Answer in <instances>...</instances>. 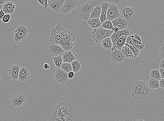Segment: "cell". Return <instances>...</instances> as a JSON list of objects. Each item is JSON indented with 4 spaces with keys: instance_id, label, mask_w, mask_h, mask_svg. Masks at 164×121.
<instances>
[{
    "instance_id": "5bb4252c",
    "label": "cell",
    "mask_w": 164,
    "mask_h": 121,
    "mask_svg": "<svg viewBox=\"0 0 164 121\" xmlns=\"http://www.w3.org/2000/svg\"><path fill=\"white\" fill-rule=\"evenodd\" d=\"M49 50L50 54L53 58L56 56H62L65 51L60 45L53 44L50 45Z\"/></svg>"
},
{
    "instance_id": "7402d4cb",
    "label": "cell",
    "mask_w": 164,
    "mask_h": 121,
    "mask_svg": "<svg viewBox=\"0 0 164 121\" xmlns=\"http://www.w3.org/2000/svg\"><path fill=\"white\" fill-rule=\"evenodd\" d=\"M102 12V8L100 5H97L94 8L90 17V19H100Z\"/></svg>"
},
{
    "instance_id": "ba28073f",
    "label": "cell",
    "mask_w": 164,
    "mask_h": 121,
    "mask_svg": "<svg viewBox=\"0 0 164 121\" xmlns=\"http://www.w3.org/2000/svg\"><path fill=\"white\" fill-rule=\"evenodd\" d=\"M120 17L128 22L135 18L136 15L135 10L132 6H123L120 11Z\"/></svg>"
},
{
    "instance_id": "60d3db41",
    "label": "cell",
    "mask_w": 164,
    "mask_h": 121,
    "mask_svg": "<svg viewBox=\"0 0 164 121\" xmlns=\"http://www.w3.org/2000/svg\"><path fill=\"white\" fill-rule=\"evenodd\" d=\"M74 73L73 71H71V72L68 73V77L69 79L73 78L74 77Z\"/></svg>"
},
{
    "instance_id": "e0dca14e",
    "label": "cell",
    "mask_w": 164,
    "mask_h": 121,
    "mask_svg": "<svg viewBox=\"0 0 164 121\" xmlns=\"http://www.w3.org/2000/svg\"><path fill=\"white\" fill-rule=\"evenodd\" d=\"M62 57L63 59V62L71 64L72 62L77 60V55L74 51L70 50L65 51Z\"/></svg>"
},
{
    "instance_id": "484cf974",
    "label": "cell",
    "mask_w": 164,
    "mask_h": 121,
    "mask_svg": "<svg viewBox=\"0 0 164 121\" xmlns=\"http://www.w3.org/2000/svg\"><path fill=\"white\" fill-rule=\"evenodd\" d=\"M123 55L126 58L132 59L134 58V56L130 48L127 45H124L121 50Z\"/></svg>"
},
{
    "instance_id": "e575fe53",
    "label": "cell",
    "mask_w": 164,
    "mask_h": 121,
    "mask_svg": "<svg viewBox=\"0 0 164 121\" xmlns=\"http://www.w3.org/2000/svg\"><path fill=\"white\" fill-rule=\"evenodd\" d=\"M159 55L161 60L164 59V43L161 45L159 49Z\"/></svg>"
},
{
    "instance_id": "b9f144b4",
    "label": "cell",
    "mask_w": 164,
    "mask_h": 121,
    "mask_svg": "<svg viewBox=\"0 0 164 121\" xmlns=\"http://www.w3.org/2000/svg\"><path fill=\"white\" fill-rule=\"evenodd\" d=\"M159 70L160 73L161 79H164V70L160 68Z\"/></svg>"
},
{
    "instance_id": "ffe728a7",
    "label": "cell",
    "mask_w": 164,
    "mask_h": 121,
    "mask_svg": "<svg viewBox=\"0 0 164 121\" xmlns=\"http://www.w3.org/2000/svg\"><path fill=\"white\" fill-rule=\"evenodd\" d=\"M16 5L11 2H8L3 5L2 10L5 14L11 15L13 14L15 11Z\"/></svg>"
},
{
    "instance_id": "3957f363",
    "label": "cell",
    "mask_w": 164,
    "mask_h": 121,
    "mask_svg": "<svg viewBox=\"0 0 164 121\" xmlns=\"http://www.w3.org/2000/svg\"><path fill=\"white\" fill-rule=\"evenodd\" d=\"M53 114L61 116L70 121L74 120L75 112L71 104L67 101L58 103L53 110Z\"/></svg>"
},
{
    "instance_id": "d6986e66",
    "label": "cell",
    "mask_w": 164,
    "mask_h": 121,
    "mask_svg": "<svg viewBox=\"0 0 164 121\" xmlns=\"http://www.w3.org/2000/svg\"><path fill=\"white\" fill-rule=\"evenodd\" d=\"M31 77L29 71L25 67L21 68L19 73L18 80L20 82H25Z\"/></svg>"
},
{
    "instance_id": "db71d44e",
    "label": "cell",
    "mask_w": 164,
    "mask_h": 121,
    "mask_svg": "<svg viewBox=\"0 0 164 121\" xmlns=\"http://www.w3.org/2000/svg\"><path fill=\"white\" fill-rule=\"evenodd\" d=\"M3 5H0V11H1L2 10V8H3Z\"/></svg>"
},
{
    "instance_id": "74e56055",
    "label": "cell",
    "mask_w": 164,
    "mask_h": 121,
    "mask_svg": "<svg viewBox=\"0 0 164 121\" xmlns=\"http://www.w3.org/2000/svg\"><path fill=\"white\" fill-rule=\"evenodd\" d=\"M132 46L135 47L136 48H137L139 51L142 50L144 48V44H143L141 45H138L134 44Z\"/></svg>"
},
{
    "instance_id": "52a82bcc",
    "label": "cell",
    "mask_w": 164,
    "mask_h": 121,
    "mask_svg": "<svg viewBox=\"0 0 164 121\" xmlns=\"http://www.w3.org/2000/svg\"><path fill=\"white\" fill-rule=\"evenodd\" d=\"M29 33L28 28L24 25L19 26L14 32V40L16 42H21L25 41Z\"/></svg>"
},
{
    "instance_id": "836d02e7",
    "label": "cell",
    "mask_w": 164,
    "mask_h": 121,
    "mask_svg": "<svg viewBox=\"0 0 164 121\" xmlns=\"http://www.w3.org/2000/svg\"><path fill=\"white\" fill-rule=\"evenodd\" d=\"M51 121H70L62 116L53 114L51 116Z\"/></svg>"
},
{
    "instance_id": "2e32d148",
    "label": "cell",
    "mask_w": 164,
    "mask_h": 121,
    "mask_svg": "<svg viewBox=\"0 0 164 121\" xmlns=\"http://www.w3.org/2000/svg\"><path fill=\"white\" fill-rule=\"evenodd\" d=\"M112 23L114 27L118 28L119 31L126 29L129 25V22L120 17L112 21Z\"/></svg>"
},
{
    "instance_id": "7dc6e473",
    "label": "cell",
    "mask_w": 164,
    "mask_h": 121,
    "mask_svg": "<svg viewBox=\"0 0 164 121\" xmlns=\"http://www.w3.org/2000/svg\"><path fill=\"white\" fill-rule=\"evenodd\" d=\"M47 2H48V1H45V0H44V6L45 9H47V8L48 7V4H47Z\"/></svg>"
},
{
    "instance_id": "c3c4849f",
    "label": "cell",
    "mask_w": 164,
    "mask_h": 121,
    "mask_svg": "<svg viewBox=\"0 0 164 121\" xmlns=\"http://www.w3.org/2000/svg\"><path fill=\"white\" fill-rule=\"evenodd\" d=\"M129 2H130V1H129V0H128V1L124 0V1H121V4H126L128 3Z\"/></svg>"
},
{
    "instance_id": "ab89813d",
    "label": "cell",
    "mask_w": 164,
    "mask_h": 121,
    "mask_svg": "<svg viewBox=\"0 0 164 121\" xmlns=\"http://www.w3.org/2000/svg\"><path fill=\"white\" fill-rule=\"evenodd\" d=\"M159 87L164 89V79H161L159 81Z\"/></svg>"
},
{
    "instance_id": "83f0119b",
    "label": "cell",
    "mask_w": 164,
    "mask_h": 121,
    "mask_svg": "<svg viewBox=\"0 0 164 121\" xmlns=\"http://www.w3.org/2000/svg\"><path fill=\"white\" fill-rule=\"evenodd\" d=\"M150 78L154 79L159 81L161 79L160 72L158 69L152 70L150 73Z\"/></svg>"
},
{
    "instance_id": "5b68a950",
    "label": "cell",
    "mask_w": 164,
    "mask_h": 121,
    "mask_svg": "<svg viewBox=\"0 0 164 121\" xmlns=\"http://www.w3.org/2000/svg\"><path fill=\"white\" fill-rule=\"evenodd\" d=\"M114 33L112 30L106 29L102 27L94 29L91 32V36L93 41L98 44L107 38L111 37Z\"/></svg>"
},
{
    "instance_id": "8992f818",
    "label": "cell",
    "mask_w": 164,
    "mask_h": 121,
    "mask_svg": "<svg viewBox=\"0 0 164 121\" xmlns=\"http://www.w3.org/2000/svg\"><path fill=\"white\" fill-rule=\"evenodd\" d=\"M27 96L24 93L15 92L10 97V102L12 106L19 108L23 106L26 103Z\"/></svg>"
},
{
    "instance_id": "d4e9b609",
    "label": "cell",
    "mask_w": 164,
    "mask_h": 121,
    "mask_svg": "<svg viewBox=\"0 0 164 121\" xmlns=\"http://www.w3.org/2000/svg\"><path fill=\"white\" fill-rule=\"evenodd\" d=\"M103 48L107 50H111L113 46V44L110 37L107 38L101 42Z\"/></svg>"
},
{
    "instance_id": "d6a6232c",
    "label": "cell",
    "mask_w": 164,
    "mask_h": 121,
    "mask_svg": "<svg viewBox=\"0 0 164 121\" xmlns=\"http://www.w3.org/2000/svg\"><path fill=\"white\" fill-rule=\"evenodd\" d=\"M125 45H127L130 48L131 51H132L134 56V58L136 57L140 56V51L138 50L137 48H136L135 47L126 44H125Z\"/></svg>"
},
{
    "instance_id": "d590c367",
    "label": "cell",
    "mask_w": 164,
    "mask_h": 121,
    "mask_svg": "<svg viewBox=\"0 0 164 121\" xmlns=\"http://www.w3.org/2000/svg\"><path fill=\"white\" fill-rule=\"evenodd\" d=\"M11 18V15L9 14H5L2 20L4 23H8V22H9Z\"/></svg>"
},
{
    "instance_id": "bcb514c9",
    "label": "cell",
    "mask_w": 164,
    "mask_h": 121,
    "mask_svg": "<svg viewBox=\"0 0 164 121\" xmlns=\"http://www.w3.org/2000/svg\"><path fill=\"white\" fill-rule=\"evenodd\" d=\"M44 69L46 70H48V69H49L50 68L49 65L47 63L44 64Z\"/></svg>"
},
{
    "instance_id": "f546056e",
    "label": "cell",
    "mask_w": 164,
    "mask_h": 121,
    "mask_svg": "<svg viewBox=\"0 0 164 121\" xmlns=\"http://www.w3.org/2000/svg\"><path fill=\"white\" fill-rule=\"evenodd\" d=\"M54 63L57 68H60L62 65L63 63V59L62 56H56L53 58Z\"/></svg>"
},
{
    "instance_id": "1f68e13d",
    "label": "cell",
    "mask_w": 164,
    "mask_h": 121,
    "mask_svg": "<svg viewBox=\"0 0 164 121\" xmlns=\"http://www.w3.org/2000/svg\"><path fill=\"white\" fill-rule=\"evenodd\" d=\"M101 27L106 29L111 30L112 31L114 28L112 21L108 20L105 21L102 24Z\"/></svg>"
},
{
    "instance_id": "7bdbcfd3",
    "label": "cell",
    "mask_w": 164,
    "mask_h": 121,
    "mask_svg": "<svg viewBox=\"0 0 164 121\" xmlns=\"http://www.w3.org/2000/svg\"><path fill=\"white\" fill-rule=\"evenodd\" d=\"M5 14V13L4 12L3 10H2L0 11V20H2Z\"/></svg>"
},
{
    "instance_id": "9f6ffc18",
    "label": "cell",
    "mask_w": 164,
    "mask_h": 121,
    "mask_svg": "<svg viewBox=\"0 0 164 121\" xmlns=\"http://www.w3.org/2000/svg\"></svg>"
},
{
    "instance_id": "277c9868",
    "label": "cell",
    "mask_w": 164,
    "mask_h": 121,
    "mask_svg": "<svg viewBox=\"0 0 164 121\" xmlns=\"http://www.w3.org/2000/svg\"><path fill=\"white\" fill-rule=\"evenodd\" d=\"M99 5L98 1H84L82 2L77 10L78 16L84 20L87 21L90 19V17L92 11L96 6Z\"/></svg>"
},
{
    "instance_id": "44dd1931",
    "label": "cell",
    "mask_w": 164,
    "mask_h": 121,
    "mask_svg": "<svg viewBox=\"0 0 164 121\" xmlns=\"http://www.w3.org/2000/svg\"><path fill=\"white\" fill-rule=\"evenodd\" d=\"M110 5V4L108 2H105L101 4V7L102 8V12L100 18L101 23H102L105 21L107 20L106 14L108 8Z\"/></svg>"
},
{
    "instance_id": "816d5d0a",
    "label": "cell",
    "mask_w": 164,
    "mask_h": 121,
    "mask_svg": "<svg viewBox=\"0 0 164 121\" xmlns=\"http://www.w3.org/2000/svg\"><path fill=\"white\" fill-rule=\"evenodd\" d=\"M5 3V1L4 0H0V5H3Z\"/></svg>"
},
{
    "instance_id": "8fae6325",
    "label": "cell",
    "mask_w": 164,
    "mask_h": 121,
    "mask_svg": "<svg viewBox=\"0 0 164 121\" xmlns=\"http://www.w3.org/2000/svg\"><path fill=\"white\" fill-rule=\"evenodd\" d=\"M56 81L64 85L68 80V73L64 72L60 68H57L54 71Z\"/></svg>"
},
{
    "instance_id": "11a10c76",
    "label": "cell",
    "mask_w": 164,
    "mask_h": 121,
    "mask_svg": "<svg viewBox=\"0 0 164 121\" xmlns=\"http://www.w3.org/2000/svg\"><path fill=\"white\" fill-rule=\"evenodd\" d=\"M1 75H0V83H1Z\"/></svg>"
},
{
    "instance_id": "f1b7e54d",
    "label": "cell",
    "mask_w": 164,
    "mask_h": 121,
    "mask_svg": "<svg viewBox=\"0 0 164 121\" xmlns=\"http://www.w3.org/2000/svg\"><path fill=\"white\" fill-rule=\"evenodd\" d=\"M72 68V71L74 73H77L82 68L81 64L77 60L73 61L71 63Z\"/></svg>"
},
{
    "instance_id": "4316f807",
    "label": "cell",
    "mask_w": 164,
    "mask_h": 121,
    "mask_svg": "<svg viewBox=\"0 0 164 121\" xmlns=\"http://www.w3.org/2000/svg\"><path fill=\"white\" fill-rule=\"evenodd\" d=\"M148 87L151 89H156L159 88V81L157 80L150 78L147 83Z\"/></svg>"
},
{
    "instance_id": "4fadbf2b",
    "label": "cell",
    "mask_w": 164,
    "mask_h": 121,
    "mask_svg": "<svg viewBox=\"0 0 164 121\" xmlns=\"http://www.w3.org/2000/svg\"><path fill=\"white\" fill-rule=\"evenodd\" d=\"M65 0H49L47 2L48 7L56 13L61 11V8Z\"/></svg>"
},
{
    "instance_id": "ac0fdd59",
    "label": "cell",
    "mask_w": 164,
    "mask_h": 121,
    "mask_svg": "<svg viewBox=\"0 0 164 121\" xmlns=\"http://www.w3.org/2000/svg\"><path fill=\"white\" fill-rule=\"evenodd\" d=\"M130 33L129 30L127 29L124 30L119 31L117 33H114L111 36V39L113 44V46H115V45L118 39L122 36H128Z\"/></svg>"
},
{
    "instance_id": "9a60e30c",
    "label": "cell",
    "mask_w": 164,
    "mask_h": 121,
    "mask_svg": "<svg viewBox=\"0 0 164 121\" xmlns=\"http://www.w3.org/2000/svg\"><path fill=\"white\" fill-rule=\"evenodd\" d=\"M111 58L112 61L116 64L122 63L126 59V58L123 55L121 50H120L112 52Z\"/></svg>"
},
{
    "instance_id": "cb8c5ba5",
    "label": "cell",
    "mask_w": 164,
    "mask_h": 121,
    "mask_svg": "<svg viewBox=\"0 0 164 121\" xmlns=\"http://www.w3.org/2000/svg\"><path fill=\"white\" fill-rule=\"evenodd\" d=\"M127 38H128V36H122L121 37L118 39L116 42L115 46H114L116 47L117 50H121L123 47L126 44Z\"/></svg>"
},
{
    "instance_id": "30bf717a",
    "label": "cell",
    "mask_w": 164,
    "mask_h": 121,
    "mask_svg": "<svg viewBox=\"0 0 164 121\" xmlns=\"http://www.w3.org/2000/svg\"><path fill=\"white\" fill-rule=\"evenodd\" d=\"M120 17V11L117 6L110 4L107 11L106 18L107 20L113 21Z\"/></svg>"
},
{
    "instance_id": "603a6c76",
    "label": "cell",
    "mask_w": 164,
    "mask_h": 121,
    "mask_svg": "<svg viewBox=\"0 0 164 121\" xmlns=\"http://www.w3.org/2000/svg\"><path fill=\"white\" fill-rule=\"evenodd\" d=\"M87 23L88 24L94 29L101 27L102 24L100 19H90Z\"/></svg>"
},
{
    "instance_id": "9c48e42d",
    "label": "cell",
    "mask_w": 164,
    "mask_h": 121,
    "mask_svg": "<svg viewBox=\"0 0 164 121\" xmlns=\"http://www.w3.org/2000/svg\"><path fill=\"white\" fill-rule=\"evenodd\" d=\"M78 2L77 0H65L60 12L65 14H70L78 5Z\"/></svg>"
},
{
    "instance_id": "7c38bea8",
    "label": "cell",
    "mask_w": 164,
    "mask_h": 121,
    "mask_svg": "<svg viewBox=\"0 0 164 121\" xmlns=\"http://www.w3.org/2000/svg\"><path fill=\"white\" fill-rule=\"evenodd\" d=\"M19 64L13 65L8 69V74L10 78L13 81L17 82L18 80L19 73L20 69Z\"/></svg>"
},
{
    "instance_id": "f5cc1de1",
    "label": "cell",
    "mask_w": 164,
    "mask_h": 121,
    "mask_svg": "<svg viewBox=\"0 0 164 121\" xmlns=\"http://www.w3.org/2000/svg\"><path fill=\"white\" fill-rule=\"evenodd\" d=\"M131 121H144L142 119H135L132 120Z\"/></svg>"
},
{
    "instance_id": "ee69618b",
    "label": "cell",
    "mask_w": 164,
    "mask_h": 121,
    "mask_svg": "<svg viewBox=\"0 0 164 121\" xmlns=\"http://www.w3.org/2000/svg\"><path fill=\"white\" fill-rule=\"evenodd\" d=\"M160 68L164 70V59L162 60L159 64Z\"/></svg>"
},
{
    "instance_id": "4dcf8cb0",
    "label": "cell",
    "mask_w": 164,
    "mask_h": 121,
    "mask_svg": "<svg viewBox=\"0 0 164 121\" xmlns=\"http://www.w3.org/2000/svg\"><path fill=\"white\" fill-rule=\"evenodd\" d=\"M62 70L65 72L68 73L71 71H72V68L71 64L68 62H63L60 67Z\"/></svg>"
},
{
    "instance_id": "7a4b0ae2",
    "label": "cell",
    "mask_w": 164,
    "mask_h": 121,
    "mask_svg": "<svg viewBox=\"0 0 164 121\" xmlns=\"http://www.w3.org/2000/svg\"><path fill=\"white\" fill-rule=\"evenodd\" d=\"M152 90L144 80H137L133 82L131 86V96L133 98L139 100H144L148 96Z\"/></svg>"
},
{
    "instance_id": "f35d334b",
    "label": "cell",
    "mask_w": 164,
    "mask_h": 121,
    "mask_svg": "<svg viewBox=\"0 0 164 121\" xmlns=\"http://www.w3.org/2000/svg\"><path fill=\"white\" fill-rule=\"evenodd\" d=\"M133 38L134 39L139 41L140 42L142 43L141 39L139 35L137 33L133 35Z\"/></svg>"
},
{
    "instance_id": "681fc988",
    "label": "cell",
    "mask_w": 164,
    "mask_h": 121,
    "mask_svg": "<svg viewBox=\"0 0 164 121\" xmlns=\"http://www.w3.org/2000/svg\"><path fill=\"white\" fill-rule=\"evenodd\" d=\"M113 31L114 32V33H117L119 31L118 28L117 27H114V29H113Z\"/></svg>"
},
{
    "instance_id": "6da1fadb",
    "label": "cell",
    "mask_w": 164,
    "mask_h": 121,
    "mask_svg": "<svg viewBox=\"0 0 164 121\" xmlns=\"http://www.w3.org/2000/svg\"><path fill=\"white\" fill-rule=\"evenodd\" d=\"M76 40L74 35L62 27L60 23L51 30L49 42L59 45L65 51L72 50Z\"/></svg>"
},
{
    "instance_id": "f6af8a7d",
    "label": "cell",
    "mask_w": 164,
    "mask_h": 121,
    "mask_svg": "<svg viewBox=\"0 0 164 121\" xmlns=\"http://www.w3.org/2000/svg\"><path fill=\"white\" fill-rule=\"evenodd\" d=\"M132 40L133 43H134L135 44L138 45H141L142 44V43L140 42L139 41L135 40L134 38H132Z\"/></svg>"
},
{
    "instance_id": "8d00e7d4",
    "label": "cell",
    "mask_w": 164,
    "mask_h": 121,
    "mask_svg": "<svg viewBox=\"0 0 164 121\" xmlns=\"http://www.w3.org/2000/svg\"><path fill=\"white\" fill-rule=\"evenodd\" d=\"M110 4L115 5L116 6L120 5L121 4V1L120 0H116V1H109Z\"/></svg>"
},
{
    "instance_id": "f907efd6",
    "label": "cell",
    "mask_w": 164,
    "mask_h": 121,
    "mask_svg": "<svg viewBox=\"0 0 164 121\" xmlns=\"http://www.w3.org/2000/svg\"><path fill=\"white\" fill-rule=\"evenodd\" d=\"M38 2L40 4H41V5H42V6L44 5V0H41V1H38Z\"/></svg>"
}]
</instances>
